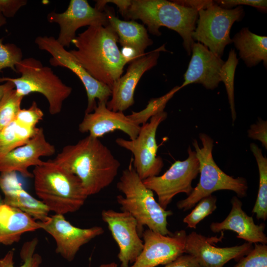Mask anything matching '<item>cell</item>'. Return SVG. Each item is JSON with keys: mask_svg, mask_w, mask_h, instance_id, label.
Instances as JSON below:
<instances>
[{"mask_svg": "<svg viewBox=\"0 0 267 267\" xmlns=\"http://www.w3.org/2000/svg\"><path fill=\"white\" fill-rule=\"evenodd\" d=\"M29 214L5 204L0 205V243L11 245L19 241L22 235L27 232L41 229Z\"/></svg>", "mask_w": 267, "mask_h": 267, "instance_id": "obj_23", "label": "cell"}, {"mask_svg": "<svg viewBox=\"0 0 267 267\" xmlns=\"http://www.w3.org/2000/svg\"><path fill=\"white\" fill-rule=\"evenodd\" d=\"M101 218L107 224L118 245V258L120 267H129L135 261L143 247V241L138 233L136 221L128 212L112 209L103 210Z\"/></svg>", "mask_w": 267, "mask_h": 267, "instance_id": "obj_15", "label": "cell"}, {"mask_svg": "<svg viewBox=\"0 0 267 267\" xmlns=\"http://www.w3.org/2000/svg\"><path fill=\"white\" fill-rule=\"evenodd\" d=\"M167 117V113L164 111L152 116L149 122L140 126L134 139L119 137L115 140L118 145L132 153L134 168L142 180L158 176L164 166L162 158L157 155L156 134L158 126Z\"/></svg>", "mask_w": 267, "mask_h": 267, "instance_id": "obj_9", "label": "cell"}, {"mask_svg": "<svg viewBox=\"0 0 267 267\" xmlns=\"http://www.w3.org/2000/svg\"><path fill=\"white\" fill-rule=\"evenodd\" d=\"M15 68L20 77H0V82H11L18 94L23 97L35 92L43 94L47 100L51 115L61 111L63 102L70 95L72 89L64 84L51 68L44 66L35 58L27 57L19 62Z\"/></svg>", "mask_w": 267, "mask_h": 267, "instance_id": "obj_7", "label": "cell"}, {"mask_svg": "<svg viewBox=\"0 0 267 267\" xmlns=\"http://www.w3.org/2000/svg\"><path fill=\"white\" fill-rule=\"evenodd\" d=\"M27 3L26 0H0V16L5 18L13 17Z\"/></svg>", "mask_w": 267, "mask_h": 267, "instance_id": "obj_37", "label": "cell"}, {"mask_svg": "<svg viewBox=\"0 0 267 267\" xmlns=\"http://www.w3.org/2000/svg\"><path fill=\"white\" fill-rule=\"evenodd\" d=\"M234 267H267V245L255 243L254 248Z\"/></svg>", "mask_w": 267, "mask_h": 267, "instance_id": "obj_34", "label": "cell"}, {"mask_svg": "<svg viewBox=\"0 0 267 267\" xmlns=\"http://www.w3.org/2000/svg\"><path fill=\"white\" fill-rule=\"evenodd\" d=\"M232 42L239 50L240 57L249 67L263 61L267 65V37L256 35L245 27L236 33Z\"/></svg>", "mask_w": 267, "mask_h": 267, "instance_id": "obj_25", "label": "cell"}, {"mask_svg": "<svg viewBox=\"0 0 267 267\" xmlns=\"http://www.w3.org/2000/svg\"><path fill=\"white\" fill-rule=\"evenodd\" d=\"M143 249L129 267H156L166 265L185 253L187 234L181 229L165 235L149 229L143 231Z\"/></svg>", "mask_w": 267, "mask_h": 267, "instance_id": "obj_12", "label": "cell"}, {"mask_svg": "<svg viewBox=\"0 0 267 267\" xmlns=\"http://www.w3.org/2000/svg\"><path fill=\"white\" fill-rule=\"evenodd\" d=\"M53 161L77 176L88 196L110 185L121 165L107 146L89 135L65 146Z\"/></svg>", "mask_w": 267, "mask_h": 267, "instance_id": "obj_1", "label": "cell"}, {"mask_svg": "<svg viewBox=\"0 0 267 267\" xmlns=\"http://www.w3.org/2000/svg\"><path fill=\"white\" fill-rule=\"evenodd\" d=\"M131 0H96L94 8L97 10L103 11L106 3H113L118 7L121 15L125 17L127 11L131 4Z\"/></svg>", "mask_w": 267, "mask_h": 267, "instance_id": "obj_40", "label": "cell"}, {"mask_svg": "<svg viewBox=\"0 0 267 267\" xmlns=\"http://www.w3.org/2000/svg\"><path fill=\"white\" fill-rule=\"evenodd\" d=\"M23 97L18 94L15 89L5 93L0 101V131L15 120Z\"/></svg>", "mask_w": 267, "mask_h": 267, "instance_id": "obj_30", "label": "cell"}, {"mask_svg": "<svg viewBox=\"0 0 267 267\" xmlns=\"http://www.w3.org/2000/svg\"><path fill=\"white\" fill-rule=\"evenodd\" d=\"M238 63L236 53L234 49H231L229 52L228 59L224 62L221 72V81L225 87L233 122L236 117L234 104V79Z\"/></svg>", "mask_w": 267, "mask_h": 267, "instance_id": "obj_31", "label": "cell"}, {"mask_svg": "<svg viewBox=\"0 0 267 267\" xmlns=\"http://www.w3.org/2000/svg\"><path fill=\"white\" fill-rule=\"evenodd\" d=\"M214 1L219 6L225 9H230L235 6L247 5L265 11L267 7L266 0H220Z\"/></svg>", "mask_w": 267, "mask_h": 267, "instance_id": "obj_36", "label": "cell"}, {"mask_svg": "<svg viewBox=\"0 0 267 267\" xmlns=\"http://www.w3.org/2000/svg\"><path fill=\"white\" fill-rule=\"evenodd\" d=\"M117 188L124 195L116 197L121 210L129 213L135 219L140 237L144 226L163 235L173 234L167 227V218L173 215L172 211L159 205L153 191L144 185L134 168L130 167L123 171Z\"/></svg>", "mask_w": 267, "mask_h": 267, "instance_id": "obj_5", "label": "cell"}, {"mask_svg": "<svg viewBox=\"0 0 267 267\" xmlns=\"http://www.w3.org/2000/svg\"><path fill=\"white\" fill-rule=\"evenodd\" d=\"M216 237L191 232L186 236L185 253L194 257L201 267H223L231 260L238 261L253 248V244L247 242L232 247H216L214 243L221 241L223 232L220 238Z\"/></svg>", "mask_w": 267, "mask_h": 267, "instance_id": "obj_16", "label": "cell"}, {"mask_svg": "<svg viewBox=\"0 0 267 267\" xmlns=\"http://www.w3.org/2000/svg\"><path fill=\"white\" fill-rule=\"evenodd\" d=\"M14 89H15L14 84L10 81L5 82L4 84L0 85V101L8 90Z\"/></svg>", "mask_w": 267, "mask_h": 267, "instance_id": "obj_42", "label": "cell"}, {"mask_svg": "<svg viewBox=\"0 0 267 267\" xmlns=\"http://www.w3.org/2000/svg\"><path fill=\"white\" fill-rule=\"evenodd\" d=\"M258 165L259 172V186L257 199L252 210L258 220L266 221L267 218V158L262 149L255 143L250 145Z\"/></svg>", "mask_w": 267, "mask_h": 267, "instance_id": "obj_26", "label": "cell"}, {"mask_svg": "<svg viewBox=\"0 0 267 267\" xmlns=\"http://www.w3.org/2000/svg\"><path fill=\"white\" fill-rule=\"evenodd\" d=\"M244 16L241 6L225 9L213 1L205 8L198 10L197 26L192 33V39L221 58L226 45L232 43L230 31L233 24L240 21Z\"/></svg>", "mask_w": 267, "mask_h": 267, "instance_id": "obj_8", "label": "cell"}, {"mask_svg": "<svg viewBox=\"0 0 267 267\" xmlns=\"http://www.w3.org/2000/svg\"><path fill=\"white\" fill-rule=\"evenodd\" d=\"M181 89L180 86L175 87L164 95L151 99L144 109L138 112L132 111L128 116L137 125L146 123L152 116L164 111L168 102Z\"/></svg>", "mask_w": 267, "mask_h": 267, "instance_id": "obj_28", "label": "cell"}, {"mask_svg": "<svg viewBox=\"0 0 267 267\" xmlns=\"http://www.w3.org/2000/svg\"><path fill=\"white\" fill-rule=\"evenodd\" d=\"M217 200L216 196L212 194L201 199L190 213L183 219V222L188 227L196 229L198 223L216 209Z\"/></svg>", "mask_w": 267, "mask_h": 267, "instance_id": "obj_32", "label": "cell"}, {"mask_svg": "<svg viewBox=\"0 0 267 267\" xmlns=\"http://www.w3.org/2000/svg\"><path fill=\"white\" fill-rule=\"evenodd\" d=\"M44 112L39 108L35 101H33L30 107L21 109L19 111L15 121L25 127L35 129L39 122L43 120Z\"/></svg>", "mask_w": 267, "mask_h": 267, "instance_id": "obj_35", "label": "cell"}, {"mask_svg": "<svg viewBox=\"0 0 267 267\" xmlns=\"http://www.w3.org/2000/svg\"><path fill=\"white\" fill-rule=\"evenodd\" d=\"M50 23L59 25L60 32L57 41L68 47L76 38L77 30L82 27L109 25L105 12L100 11L89 5L87 0H71L66 10L61 13L53 11L47 15Z\"/></svg>", "mask_w": 267, "mask_h": 267, "instance_id": "obj_14", "label": "cell"}, {"mask_svg": "<svg viewBox=\"0 0 267 267\" xmlns=\"http://www.w3.org/2000/svg\"><path fill=\"white\" fill-rule=\"evenodd\" d=\"M191 53L181 88L192 83L201 84L207 89L216 88L221 82V72L224 61L199 42L193 43Z\"/></svg>", "mask_w": 267, "mask_h": 267, "instance_id": "obj_20", "label": "cell"}, {"mask_svg": "<svg viewBox=\"0 0 267 267\" xmlns=\"http://www.w3.org/2000/svg\"><path fill=\"white\" fill-rule=\"evenodd\" d=\"M199 136L202 147H200L196 139L192 144L199 163V181L187 198L178 202V208L183 211L189 210L201 199L218 190H231L238 197L246 196L248 184L246 179L242 177L234 178L223 172L213 157V139L204 133H200Z\"/></svg>", "mask_w": 267, "mask_h": 267, "instance_id": "obj_6", "label": "cell"}, {"mask_svg": "<svg viewBox=\"0 0 267 267\" xmlns=\"http://www.w3.org/2000/svg\"><path fill=\"white\" fill-rule=\"evenodd\" d=\"M187 151L186 159L175 161L162 175L143 180L144 185L157 194L158 203L165 210L177 194L184 193L188 196L193 190L192 182L199 173V163L190 146Z\"/></svg>", "mask_w": 267, "mask_h": 267, "instance_id": "obj_11", "label": "cell"}, {"mask_svg": "<svg viewBox=\"0 0 267 267\" xmlns=\"http://www.w3.org/2000/svg\"><path fill=\"white\" fill-rule=\"evenodd\" d=\"M140 126L123 112L110 110L106 107V103L98 102L92 112L85 113L79 125V131L82 133H89V135L99 138L108 133L119 130L133 140L138 134Z\"/></svg>", "mask_w": 267, "mask_h": 267, "instance_id": "obj_19", "label": "cell"}, {"mask_svg": "<svg viewBox=\"0 0 267 267\" xmlns=\"http://www.w3.org/2000/svg\"><path fill=\"white\" fill-rule=\"evenodd\" d=\"M198 10L166 0H132L127 19L140 20L152 35L159 36L161 27L177 32L183 40V45L188 55L194 42L192 34L196 28Z\"/></svg>", "mask_w": 267, "mask_h": 267, "instance_id": "obj_4", "label": "cell"}, {"mask_svg": "<svg viewBox=\"0 0 267 267\" xmlns=\"http://www.w3.org/2000/svg\"><path fill=\"white\" fill-rule=\"evenodd\" d=\"M232 208L226 218L222 222H213L210 225L214 233L231 230L237 234L238 238L251 243L267 244V237L264 232L266 225L262 223L256 224L251 216L242 209V203L238 197L231 199Z\"/></svg>", "mask_w": 267, "mask_h": 267, "instance_id": "obj_21", "label": "cell"}, {"mask_svg": "<svg viewBox=\"0 0 267 267\" xmlns=\"http://www.w3.org/2000/svg\"><path fill=\"white\" fill-rule=\"evenodd\" d=\"M163 51H166L164 45L130 62L126 73L111 89V97L106 103L108 109L123 112L134 105V91L139 80L145 72L157 64L160 53Z\"/></svg>", "mask_w": 267, "mask_h": 267, "instance_id": "obj_17", "label": "cell"}, {"mask_svg": "<svg viewBox=\"0 0 267 267\" xmlns=\"http://www.w3.org/2000/svg\"><path fill=\"white\" fill-rule=\"evenodd\" d=\"M99 267H118L117 264L115 262L101 264Z\"/></svg>", "mask_w": 267, "mask_h": 267, "instance_id": "obj_43", "label": "cell"}, {"mask_svg": "<svg viewBox=\"0 0 267 267\" xmlns=\"http://www.w3.org/2000/svg\"><path fill=\"white\" fill-rule=\"evenodd\" d=\"M39 222L41 229L55 240L56 253L68 262L74 259L82 246L104 233L103 228L98 226L88 228L76 227L60 214H54L45 221Z\"/></svg>", "mask_w": 267, "mask_h": 267, "instance_id": "obj_13", "label": "cell"}, {"mask_svg": "<svg viewBox=\"0 0 267 267\" xmlns=\"http://www.w3.org/2000/svg\"><path fill=\"white\" fill-rule=\"evenodd\" d=\"M164 267H201L193 256L186 254L182 255Z\"/></svg>", "mask_w": 267, "mask_h": 267, "instance_id": "obj_39", "label": "cell"}, {"mask_svg": "<svg viewBox=\"0 0 267 267\" xmlns=\"http://www.w3.org/2000/svg\"><path fill=\"white\" fill-rule=\"evenodd\" d=\"M248 136L262 142L267 148V122L260 119L256 124L252 125L248 131Z\"/></svg>", "mask_w": 267, "mask_h": 267, "instance_id": "obj_38", "label": "cell"}, {"mask_svg": "<svg viewBox=\"0 0 267 267\" xmlns=\"http://www.w3.org/2000/svg\"><path fill=\"white\" fill-rule=\"evenodd\" d=\"M6 23V18L0 16V27ZM0 38V72L2 69L10 68L16 73V65L23 59L21 49L13 44H3Z\"/></svg>", "mask_w": 267, "mask_h": 267, "instance_id": "obj_33", "label": "cell"}, {"mask_svg": "<svg viewBox=\"0 0 267 267\" xmlns=\"http://www.w3.org/2000/svg\"><path fill=\"white\" fill-rule=\"evenodd\" d=\"M3 204V199L1 198L0 195V205Z\"/></svg>", "mask_w": 267, "mask_h": 267, "instance_id": "obj_44", "label": "cell"}, {"mask_svg": "<svg viewBox=\"0 0 267 267\" xmlns=\"http://www.w3.org/2000/svg\"><path fill=\"white\" fill-rule=\"evenodd\" d=\"M35 43L40 49L46 51L51 55L49 62L51 66L66 68L80 79L88 96L85 113H90L94 111L97 106L96 99L98 102L107 103L111 96V89L93 78L70 51L67 50L54 37L38 36L35 39Z\"/></svg>", "mask_w": 267, "mask_h": 267, "instance_id": "obj_10", "label": "cell"}, {"mask_svg": "<svg viewBox=\"0 0 267 267\" xmlns=\"http://www.w3.org/2000/svg\"><path fill=\"white\" fill-rule=\"evenodd\" d=\"M174 2L185 6L192 7L199 10L207 7L213 2V0H173Z\"/></svg>", "mask_w": 267, "mask_h": 267, "instance_id": "obj_41", "label": "cell"}, {"mask_svg": "<svg viewBox=\"0 0 267 267\" xmlns=\"http://www.w3.org/2000/svg\"><path fill=\"white\" fill-rule=\"evenodd\" d=\"M55 152V146L47 141L43 128H40L26 143L0 156V173L18 172L24 178H32L29 168L41 164V157L52 156Z\"/></svg>", "mask_w": 267, "mask_h": 267, "instance_id": "obj_18", "label": "cell"}, {"mask_svg": "<svg viewBox=\"0 0 267 267\" xmlns=\"http://www.w3.org/2000/svg\"><path fill=\"white\" fill-rule=\"evenodd\" d=\"M38 130V128H28L13 121L0 131V156L26 143Z\"/></svg>", "mask_w": 267, "mask_h": 267, "instance_id": "obj_27", "label": "cell"}, {"mask_svg": "<svg viewBox=\"0 0 267 267\" xmlns=\"http://www.w3.org/2000/svg\"><path fill=\"white\" fill-rule=\"evenodd\" d=\"M105 12L109 25L116 33L118 42L122 47L133 49L138 57L143 55L146 48L153 43L144 25L134 20H120L109 10H106Z\"/></svg>", "mask_w": 267, "mask_h": 267, "instance_id": "obj_24", "label": "cell"}, {"mask_svg": "<svg viewBox=\"0 0 267 267\" xmlns=\"http://www.w3.org/2000/svg\"><path fill=\"white\" fill-rule=\"evenodd\" d=\"M0 188L4 194L3 203L21 210L39 222L49 217L48 208L23 188L16 172L0 173Z\"/></svg>", "mask_w": 267, "mask_h": 267, "instance_id": "obj_22", "label": "cell"}, {"mask_svg": "<svg viewBox=\"0 0 267 267\" xmlns=\"http://www.w3.org/2000/svg\"><path fill=\"white\" fill-rule=\"evenodd\" d=\"M38 243L37 237L25 242L20 251V255L23 264L19 267H40L42 263V257L35 253ZM14 252L8 251L0 259V267H15L13 262Z\"/></svg>", "mask_w": 267, "mask_h": 267, "instance_id": "obj_29", "label": "cell"}, {"mask_svg": "<svg viewBox=\"0 0 267 267\" xmlns=\"http://www.w3.org/2000/svg\"><path fill=\"white\" fill-rule=\"evenodd\" d=\"M118 42V35L109 25L91 26L73 40L76 49L70 52L93 78L111 89L128 63Z\"/></svg>", "mask_w": 267, "mask_h": 267, "instance_id": "obj_2", "label": "cell"}, {"mask_svg": "<svg viewBox=\"0 0 267 267\" xmlns=\"http://www.w3.org/2000/svg\"><path fill=\"white\" fill-rule=\"evenodd\" d=\"M36 195L55 214L79 210L89 196L79 178L48 160L33 170Z\"/></svg>", "mask_w": 267, "mask_h": 267, "instance_id": "obj_3", "label": "cell"}]
</instances>
